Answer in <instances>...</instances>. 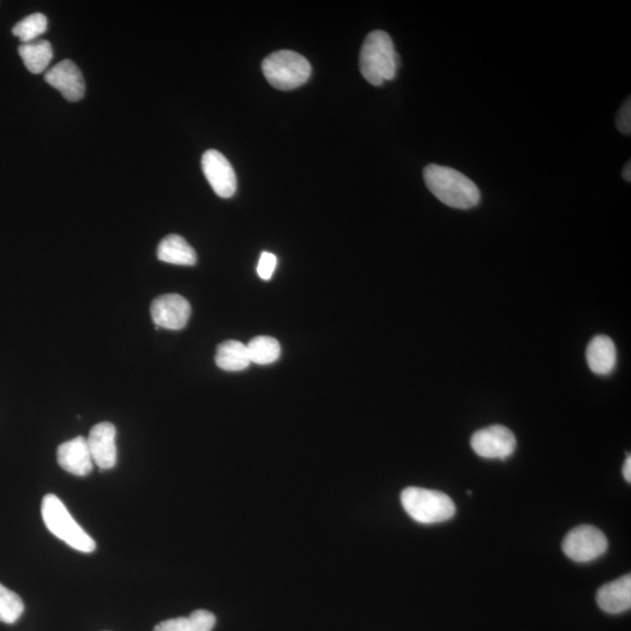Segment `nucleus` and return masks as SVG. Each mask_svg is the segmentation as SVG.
Instances as JSON below:
<instances>
[{
	"label": "nucleus",
	"mask_w": 631,
	"mask_h": 631,
	"mask_svg": "<svg viewBox=\"0 0 631 631\" xmlns=\"http://www.w3.org/2000/svg\"><path fill=\"white\" fill-rule=\"evenodd\" d=\"M424 178L428 190L449 207L469 210L480 204V189L460 171L431 164L424 170Z\"/></svg>",
	"instance_id": "f257e3e1"
},
{
	"label": "nucleus",
	"mask_w": 631,
	"mask_h": 631,
	"mask_svg": "<svg viewBox=\"0 0 631 631\" xmlns=\"http://www.w3.org/2000/svg\"><path fill=\"white\" fill-rule=\"evenodd\" d=\"M360 73L373 86H383L395 78L399 57L393 41L384 31H373L366 37L359 57Z\"/></svg>",
	"instance_id": "f03ea898"
},
{
	"label": "nucleus",
	"mask_w": 631,
	"mask_h": 631,
	"mask_svg": "<svg viewBox=\"0 0 631 631\" xmlns=\"http://www.w3.org/2000/svg\"><path fill=\"white\" fill-rule=\"evenodd\" d=\"M41 516L48 531L72 549L82 553L95 551L94 539L81 528L57 496L48 494L44 497L41 503Z\"/></svg>",
	"instance_id": "7ed1b4c3"
},
{
	"label": "nucleus",
	"mask_w": 631,
	"mask_h": 631,
	"mask_svg": "<svg viewBox=\"0 0 631 631\" xmlns=\"http://www.w3.org/2000/svg\"><path fill=\"white\" fill-rule=\"evenodd\" d=\"M401 504L408 516L420 524H439L452 519L456 506L443 492L409 487L401 492Z\"/></svg>",
	"instance_id": "20e7f679"
},
{
	"label": "nucleus",
	"mask_w": 631,
	"mask_h": 631,
	"mask_svg": "<svg viewBox=\"0 0 631 631\" xmlns=\"http://www.w3.org/2000/svg\"><path fill=\"white\" fill-rule=\"evenodd\" d=\"M263 75L276 89L291 90L301 87L311 75L309 61L294 51H277L263 60Z\"/></svg>",
	"instance_id": "39448f33"
},
{
	"label": "nucleus",
	"mask_w": 631,
	"mask_h": 631,
	"mask_svg": "<svg viewBox=\"0 0 631 631\" xmlns=\"http://www.w3.org/2000/svg\"><path fill=\"white\" fill-rule=\"evenodd\" d=\"M608 550V539L592 525H580L568 532L564 539L563 551L575 563H591Z\"/></svg>",
	"instance_id": "423d86ee"
},
{
	"label": "nucleus",
	"mask_w": 631,
	"mask_h": 631,
	"mask_svg": "<svg viewBox=\"0 0 631 631\" xmlns=\"http://www.w3.org/2000/svg\"><path fill=\"white\" fill-rule=\"evenodd\" d=\"M474 452L488 460H506L517 447V440L509 428L504 426H490L480 429L470 440Z\"/></svg>",
	"instance_id": "0eeeda50"
},
{
	"label": "nucleus",
	"mask_w": 631,
	"mask_h": 631,
	"mask_svg": "<svg viewBox=\"0 0 631 631\" xmlns=\"http://www.w3.org/2000/svg\"><path fill=\"white\" fill-rule=\"evenodd\" d=\"M151 318L156 329L182 330L191 316L189 301L178 294L162 295L151 303Z\"/></svg>",
	"instance_id": "6e6552de"
},
{
	"label": "nucleus",
	"mask_w": 631,
	"mask_h": 631,
	"mask_svg": "<svg viewBox=\"0 0 631 631\" xmlns=\"http://www.w3.org/2000/svg\"><path fill=\"white\" fill-rule=\"evenodd\" d=\"M208 183L220 198H231L237 191V176L228 159L217 150H208L201 159Z\"/></svg>",
	"instance_id": "1a4fd4ad"
},
{
	"label": "nucleus",
	"mask_w": 631,
	"mask_h": 631,
	"mask_svg": "<svg viewBox=\"0 0 631 631\" xmlns=\"http://www.w3.org/2000/svg\"><path fill=\"white\" fill-rule=\"evenodd\" d=\"M48 85L59 90L69 102H78L86 93V83L78 66L71 60H64L45 74Z\"/></svg>",
	"instance_id": "9d476101"
},
{
	"label": "nucleus",
	"mask_w": 631,
	"mask_h": 631,
	"mask_svg": "<svg viewBox=\"0 0 631 631\" xmlns=\"http://www.w3.org/2000/svg\"><path fill=\"white\" fill-rule=\"evenodd\" d=\"M116 427L110 422H101L90 431L87 443L90 455L97 467L110 470L117 463Z\"/></svg>",
	"instance_id": "9b49d317"
},
{
	"label": "nucleus",
	"mask_w": 631,
	"mask_h": 631,
	"mask_svg": "<svg viewBox=\"0 0 631 631\" xmlns=\"http://www.w3.org/2000/svg\"><path fill=\"white\" fill-rule=\"evenodd\" d=\"M59 466L75 476H87L92 473L94 462L90 455L87 439L78 436L62 443L58 448Z\"/></svg>",
	"instance_id": "f8f14e48"
},
{
	"label": "nucleus",
	"mask_w": 631,
	"mask_h": 631,
	"mask_svg": "<svg viewBox=\"0 0 631 631\" xmlns=\"http://www.w3.org/2000/svg\"><path fill=\"white\" fill-rule=\"evenodd\" d=\"M596 602L607 614L617 615L628 612L631 607L630 574L603 585L596 593Z\"/></svg>",
	"instance_id": "ddd939ff"
},
{
	"label": "nucleus",
	"mask_w": 631,
	"mask_h": 631,
	"mask_svg": "<svg viewBox=\"0 0 631 631\" xmlns=\"http://www.w3.org/2000/svg\"><path fill=\"white\" fill-rule=\"evenodd\" d=\"M587 364L593 373L608 376L615 369L617 351L613 339L608 336H596L588 344Z\"/></svg>",
	"instance_id": "4468645a"
},
{
	"label": "nucleus",
	"mask_w": 631,
	"mask_h": 631,
	"mask_svg": "<svg viewBox=\"0 0 631 631\" xmlns=\"http://www.w3.org/2000/svg\"><path fill=\"white\" fill-rule=\"evenodd\" d=\"M158 259L176 266H194L197 254L184 238L177 234L165 237L157 249Z\"/></svg>",
	"instance_id": "2eb2a0df"
},
{
	"label": "nucleus",
	"mask_w": 631,
	"mask_h": 631,
	"mask_svg": "<svg viewBox=\"0 0 631 631\" xmlns=\"http://www.w3.org/2000/svg\"><path fill=\"white\" fill-rule=\"evenodd\" d=\"M216 364L219 369L227 372H239L251 365L247 344L238 341H226L217 349Z\"/></svg>",
	"instance_id": "dca6fc26"
},
{
	"label": "nucleus",
	"mask_w": 631,
	"mask_h": 631,
	"mask_svg": "<svg viewBox=\"0 0 631 631\" xmlns=\"http://www.w3.org/2000/svg\"><path fill=\"white\" fill-rule=\"evenodd\" d=\"M216 622L214 614L199 609L190 616L163 621L157 624L154 631H212Z\"/></svg>",
	"instance_id": "f3484780"
},
{
	"label": "nucleus",
	"mask_w": 631,
	"mask_h": 631,
	"mask_svg": "<svg viewBox=\"0 0 631 631\" xmlns=\"http://www.w3.org/2000/svg\"><path fill=\"white\" fill-rule=\"evenodd\" d=\"M19 55L31 73L40 74L51 64L53 48L47 40L32 41L19 46Z\"/></svg>",
	"instance_id": "a211bd4d"
},
{
	"label": "nucleus",
	"mask_w": 631,
	"mask_h": 631,
	"mask_svg": "<svg viewBox=\"0 0 631 631\" xmlns=\"http://www.w3.org/2000/svg\"><path fill=\"white\" fill-rule=\"evenodd\" d=\"M247 350L251 363L269 365L276 362L281 356V345L277 339L268 336H259L247 344Z\"/></svg>",
	"instance_id": "6ab92c4d"
},
{
	"label": "nucleus",
	"mask_w": 631,
	"mask_h": 631,
	"mask_svg": "<svg viewBox=\"0 0 631 631\" xmlns=\"http://www.w3.org/2000/svg\"><path fill=\"white\" fill-rule=\"evenodd\" d=\"M25 610L24 602L20 596L0 584V622L6 624L16 623Z\"/></svg>",
	"instance_id": "aec40b11"
},
{
	"label": "nucleus",
	"mask_w": 631,
	"mask_h": 631,
	"mask_svg": "<svg viewBox=\"0 0 631 631\" xmlns=\"http://www.w3.org/2000/svg\"><path fill=\"white\" fill-rule=\"evenodd\" d=\"M47 26V18L43 13H33V15L24 18L22 22L13 27L12 32L22 40L23 44H27L32 43L41 34H44L47 31Z\"/></svg>",
	"instance_id": "412c9836"
},
{
	"label": "nucleus",
	"mask_w": 631,
	"mask_h": 631,
	"mask_svg": "<svg viewBox=\"0 0 631 631\" xmlns=\"http://www.w3.org/2000/svg\"><path fill=\"white\" fill-rule=\"evenodd\" d=\"M277 258L274 254L263 252L260 256L258 274L262 280L269 281L275 272Z\"/></svg>",
	"instance_id": "4be33fe9"
},
{
	"label": "nucleus",
	"mask_w": 631,
	"mask_h": 631,
	"mask_svg": "<svg viewBox=\"0 0 631 631\" xmlns=\"http://www.w3.org/2000/svg\"><path fill=\"white\" fill-rule=\"evenodd\" d=\"M616 127L624 135H630L631 133V101L630 97L624 101L620 109L619 114L616 117Z\"/></svg>",
	"instance_id": "5701e85b"
},
{
	"label": "nucleus",
	"mask_w": 631,
	"mask_h": 631,
	"mask_svg": "<svg viewBox=\"0 0 631 631\" xmlns=\"http://www.w3.org/2000/svg\"><path fill=\"white\" fill-rule=\"evenodd\" d=\"M623 477L628 483L631 482V457L628 456L626 462L623 464Z\"/></svg>",
	"instance_id": "b1692460"
},
{
	"label": "nucleus",
	"mask_w": 631,
	"mask_h": 631,
	"mask_svg": "<svg viewBox=\"0 0 631 631\" xmlns=\"http://www.w3.org/2000/svg\"><path fill=\"white\" fill-rule=\"evenodd\" d=\"M622 176L624 178V180H627V182H630L631 180V165L630 162L627 163L626 166H624L623 172H622Z\"/></svg>",
	"instance_id": "393cba45"
}]
</instances>
